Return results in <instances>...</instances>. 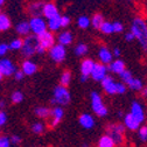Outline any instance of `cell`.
<instances>
[{
	"label": "cell",
	"mask_w": 147,
	"mask_h": 147,
	"mask_svg": "<svg viewBox=\"0 0 147 147\" xmlns=\"http://www.w3.org/2000/svg\"><path fill=\"white\" fill-rule=\"evenodd\" d=\"M130 32L133 34L144 51L147 53V21L141 16H136L132 20Z\"/></svg>",
	"instance_id": "1"
},
{
	"label": "cell",
	"mask_w": 147,
	"mask_h": 147,
	"mask_svg": "<svg viewBox=\"0 0 147 147\" xmlns=\"http://www.w3.org/2000/svg\"><path fill=\"white\" fill-rule=\"evenodd\" d=\"M102 88L109 96L113 95H125L127 91V86L121 82H116L112 76H106L102 82Z\"/></svg>",
	"instance_id": "2"
},
{
	"label": "cell",
	"mask_w": 147,
	"mask_h": 147,
	"mask_svg": "<svg viewBox=\"0 0 147 147\" xmlns=\"http://www.w3.org/2000/svg\"><path fill=\"white\" fill-rule=\"evenodd\" d=\"M125 131L126 128L123 123H111L106 126L105 134H107L115 141L116 146H121L125 142Z\"/></svg>",
	"instance_id": "3"
},
{
	"label": "cell",
	"mask_w": 147,
	"mask_h": 147,
	"mask_svg": "<svg viewBox=\"0 0 147 147\" xmlns=\"http://www.w3.org/2000/svg\"><path fill=\"white\" fill-rule=\"evenodd\" d=\"M90 103H91V109H92L94 113L97 117H106L109 113V110L102 98V96L97 92V91H92L90 95Z\"/></svg>",
	"instance_id": "4"
},
{
	"label": "cell",
	"mask_w": 147,
	"mask_h": 147,
	"mask_svg": "<svg viewBox=\"0 0 147 147\" xmlns=\"http://www.w3.org/2000/svg\"><path fill=\"white\" fill-rule=\"evenodd\" d=\"M71 96L69 90L63 86V85H57L54 89L53 92V98H51V104H57V106H65L70 103Z\"/></svg>",
	"instance_id": "5"
},
{
	"label": "cell",
	"mask_w": 147,
	"mask_h": 147,
	"mask_svg": "<svg viewBox=\"0 0 147 147\" xmlns=\"http://www.w3.org/2000/svg\"><path fill=\"white\" fill-rule=\"evenodd\" d=\"M39 40H38V36L36 35H29L28 38L24 41V45H22V53L25 56L29 57V56H33V55L36 53L38 50V47H39Z\"/></svg>",
	"instance_id": "6"
},
{
	"label": "cell",
	"mask_w": 147,
	"mask_h": 147,
	"mask_svg": "<svg viewBox=\"0 0 147 147\" xmlns=\"http://www.w3.org/2000/svg\"><path fill=\"white\" fill-rule=\"evenodd\" d=\"M130 113L140 125L145 121V119H146V112H145V109H144V105L140 103V102H138V100H134V102H132V104H131V107H130Z\"/></svg>",
	"instance_id": "7"
},
{
	"label": "cell",
	"mask_w": 147,
	"mask_h": 147,
	"mask_svg": "<svg viewBox=\"0 0 147 147\" xmlns=\"http://www.w3.org/2000/svg\"><path fill=\"white\" fill-rule=\"evenodd\" d=\"M107 71H109V69H107L106 65L102 64L100 62L99 63L95 62V65H94L92 71H91L90 77L92 78L94 81H96V82H102L107 76Z\"/></svg>",
	"instance_id": "8"
},
{
	"label": "cell",
	"mask_w": 147,
	"mask_h": 147,
	"mask_svg": "<svg viewBox=\"0 0 147 147\" xmlns=\"http://www.w3.org/2000/svg\"><path fill=\"white\" fill-rule=\"evenodd\" d=\"M29 27H30V30L36 36L47 32V24L41 16L40 18H32V20L29 21Z\"/></svg>",
	"instance_id": "9"
},
{
	"label": "cell",
	"mask_w": 147,
	"mask_h": 147,
	"mask_svg": "<svg viewBox=\"0 0 147 147\" xmlns=\"http://www.w3.org/2000/svg\"><path fill=\"white\" fill-rule=\"evenodd\" d=\"M65 55H67V50H65V47L62 46V45H56V46H53L50 48V57L53 61L55 62H62L64 59H65Z\"/></svg>",
	"instance_id": "10"
},
{
	"label": "cell",
	"mask_w": 147,
	"mask_h": 147,
	"mask_svg": "<svg viewBox=\"0 0 147 147\" xmlns=\"http://www.w3.org/2000/svg\"><path fill=\"white\" fill-rule=\"evenodd\" d=\"M64 117V110L62 106H55L54 109H51L50 112V127H56L63 119Z\"/></svg>",
	"instance_id": "11"
},
{
	"label": "cell",
	"mask_w": 147,
	"mask_h": 147,
	"mask_svg": "<svg viewBox=\"0 0 147 147\" xmlns=\"http://www.w3.org/2000/svg\"><path fill=\"white\" fill-rule=\"evenodd\" d=\"M78 123L84 130H91V128H94L96 125L95 117L90 113H82L78 117Z\"/></svg>",
	"instance_id": "12"
},
{
	"label": "cell",
	"mask_w": 147,
	"mask_h": 147,
	"mask_svg": "<svg viewBox=\"0 0 147 147\" xmlns=\"http://www.w3.org/2000/svg\"><path fill=\"white\" fill-rule=\"evenodd\" d=\"M38 40H39V45L43 48V49H48L51 48L54 46V35L50 32H45L40 35H38Z\"/></svg>",
	"instance_id": "13"
},
{
	"label": "cell",
	"mask_w": 147,
	"mask_h": 147,
	"mask_svg": "<svg viewBox=\"0 0 147 147\" xmlns=\"http://www.w3.org/2000/svg\"><path fill=\"white\" fill-rule=\"evenodd\" d=\"M123 125L125 126L126 130L131 131V132H137L139 130V127L141 126L130 113H126L123 118Z\"/></svg>",
	"instance_id": "14"
},
{
	"label": "cell",
	"mask_w": 147,
	"mask_h": 147,
	"mask_svg": "<svg viewBox=\"0 0 147 147\" xmlns=\"http://www.w3.org/2000/svg\"><path fill=\"white\" fill-rule=\"evenodd\" d=\"M0 71L3 72L4 76H12L13 74H15L16 70L12 61L7 59H1L0 60Z\"/></svg>",
	"instance_id": "15"
},
{
	"label": "cell",
	"mask_w": 147,
	"mask_h": 147,
	"mask_svg": "<svg viewBox=\"0 0 147 147\" xmlns=\"http://www.w3.org/2000/svg\"><path fill=\"white\" fill-rule=\"evenodd\" d=\"M98 59H99V61H100L102 64L106 65V64H110V63L112 62L113 55H112L111 51L109 50L107 47L103 46V47H100V49H99V51H98Z\"/></svg>",
	"instance_id": "16"
},
{
	"label": "cell",
	"mask_w": 147,
	"mask_h": 147,
	"mask_svg": "<svg viewBox=\"0 0 147 147\" xmlns=\"http://www.w3.org/2000/svg\"><path fill=\"white\" fill-rule=\"evenodd\" d=\"M42 14L47 18L48 20H50V19H53V18L59 16V9H57V7L55 6L54 4L48 3V4H45Z\"/></svg>",
	"instance_id": "17"
},
{
	"label": "cell",
	"mask_w": 147,
	"mask_h": 147,
	"mask_svg": "<svg viewBox=\"0 0 147 147\" xmlns=\"http://www.w3.org/2000/svg\"><path fill=\"white\" fill-rule=\"evenodd\" d=\"M107 69L111 71L112 74H116V75H120L121 72H124V71L126 70V67H125L124 61H121V60H115V61H112L111 63L109 64Z\"/></svg>",
	"instance_id": "18"
},
{
	"label": "cell",
	"mask_w": 147,
	"mask_h": 147,
	"mask_svg": "<svg viewBox=\"0 0 147 147\" xmlns=\"http://www.w3.org/2000/svg\"><path fill=\"white\" fill-rule=\"evenodd\" d=\"M94 65H95V62L91 60V59H85L84 61H82L81 63V72L83 76H90L91 75V71L94 69Z\"/></svg>",
	"instance_id": "19"
},
{
	"label": "cell",
	"mask_w": 147,
	"mask_h": 147,
	"mask_svg": "<svg viewBox=\"0 0 147 147\" xmlns=\"http://www.w3.org/2000/svg\"><path fill=\"white\" fill-rule=\"evenodd\" d=\"M36 71H38V65H36L34 62L27 60L22 63V72L26 76H32Z\"/></svg>",
	"instance_id": "20"
},
{
	"label": "cell",
	"mask_w": 147,
	"mask_h": 147,
	"mask_svg": "<svg viewBox=\"0 0 147 147\" xmlns=\"http://www.w3.org/2000/svg\"><path fill=\"white\" fill-rule=\"evenodd\" d=\"M50 112L51 110L47 106H38L35 107L34 110V115L36 117H39L41 119H47V118H50Z\"/></svg>",
	"instance_id": "21"
},
{
	"label": "cell",
	"mask_w": 147,
	"mask_h": 147,
	"mask_svg": "<svg viewBox=\"0 0 147 147\" xmlns=\"http://www.w3.org/2000/svg\"><path fill=\"white\" fill-rule=\"evenodd\" d=\"M125 85H126L128 89H131L132 91H141L142 88H144L142 81L139 80V78H136V77H132Z\"/></svg>",
	"instance_id": "22"
},
{
	"label": "cell",
	"mask_w": 147,
	"mask_h": 147,
	"mask_svg": "<svg viewBox=\"0 0 147 147\" xmlns=\"http://www.w3.org/2000/svg\"><path fill=\"white\" fill-rule=\"evenodd\" d=\"M43 6L45 4L42 3H34L29 5V13L33 15V18H40V15L43 12Z\"/></svg>",
	"instance_id": "23"
},
{
	"label": "cell",
	"mask_w": 147,
	"mask_h": 147,
	"mask_svg": "<svg viewBox=\"0 0 147 147\" xmlns=\"http://www.w3.org/2000/svg\"><path fill=\"white\" fill-rule=\"evenodd\" d=\"M97 147H116V144L107 134H103L97 141Z\"/></svg>",
	"instance_id": "24"
},
{
	"label": "cell",
	"mask_w": 147,
	"mask_h": 147,
	"mask_svg": "<svg viewBox=\"0 0 147 147\" xmlns=\"http://www.w3.org/2000/svg\"><path fill=\"white\" fill-rule=\"evenodd\" d=\"M30 130L34 134L40 136V134L45 133V131H46V124L43 121H36L30 126Z\"/></svg>",
	"instance_id": "25"
},
{
	"label": "cell",
	"mask_w": 147,
	"mask_h": 147,
	"mask_svg": "<svg viewBox=\"0 0 147 147\" xmlns=\"http://www.w3.org/2000/svg\"><path fill=\"white\" fill-rule=\"evenodd\" d=\"M59 42H60V45H62L64 47L68 46V45H70L72 42V34L70 32H63V33H61L60 36H59Z\"/></svg>",
	"instance_id": "26"
},
{
	"label": "cell",
	"mask_w": 147,
	"mask_h": 147,
	"mask_svg": "<svg viewBox=\"0 0 147 147\" xmlns=\"http://www.w3.org/2000/svg\"><path fill=\"white\" fill-rule=\"evenodd\" d=\"M16 33H19L20 35H27L30 32V27H29V22L27 21H21L16 25L15 27Z\"/></svg>",
	"instance_id": "27"
},
{
	"label": "cell",
	"mask_w": 147,
	"mask_h": 147,
	"mask_svg": "<svg viewBox=\"0 0 147 147\" xmlns=\"http://www.w3.org/2000/svg\"><path fill=\"white\" fill-rule=\"evenodd\" d=\"M48 28L51 32H56L61 28V16H56V18H53L48 21Z\"/></svg>",
	"instance_id": "28"
},
{
	"label": "cell",
	"mask_w": 147,
	"mask_h": 147,
	"mask_svg": "<svg viewBox=\"0 0 147 147\" xmlns=\"http://www.w3.org/2000/svg\"><path fill=\"white\" fill-rule=\"evenodd\" d=\"M9 27H11L9 18L5 14H0V32H5L9 29Z\"/></svg>",
	"instance_id": "29"
},
{
	"label": "cell",
	"mask_w": 147,
	"mask_h": 147,
	"mask_svg": "<svg viewBox=\"0 0 147 147\" xmlns=\"http://www.w3.org/2000/svg\"><path fill=\"white\" fill-rule=\"evenodd\" d=\"M104 21H105V20H104V16H103L102 14L97 13V14H95V15L92 16V19H91V25H92L94 28L99 29Z\"/></svg>",
	"instance_id": "30"
},
{
	"label": "cell",
	"mask_w": 147,
	"mask_h": 147,
	"mask_svg": "<svg viewBox=\"0 0 147 147\" xmlns=\"http://www.w3.org/2000/svg\"><path fill=\"white\" fill-rule=\"evenodd\" d=\"M137 137L141 142H147V125H141L137 131Z\"/></svg>",
	"instance_id": "31"
},
{
	"label": "cell",
	"mask_w": 147,
	"mask_h": 147,
	"mask_svg": "<svg viewBox=\"0 0 147 147\" xmlns=\"http://www.w3.org/2000/svg\"><path fill=\"white\" fill-rule=\"evenodd\" d=\"M77 25H78L80 28H82V29H86V28H89V26L91 25V20L89 19L88 16L83 15V16H80V18H78Z\"/></svg>",
	"instance_id": "32"
},
{
	"label": "cell",
	"mask_w": 147,
	"mask_h": 147,
	"mask_svg": "<svg viewBox=\"0 0 147 147\" xmlns=\"http://www.w3.org/2000/svg\"><path fill=\"white\" fill-rule=\"evenodd\" d=\"M99 30L103 33V34H112L113 33V28H112V22H109V21H104L103 25L100 26Z\"/></svg>",
	"instance_id": "33"
},
{
	"label": "cell",
	"mask_w": 147,
	"mask_h": 147,
	"mask_svg": "<svg viewBox=\"0 0 147 147\" xmlns=\"http://www.w3.org/2000/svg\"><path fill=\"white\" fill-rule=\"evenodd\" d=\"M11 100L14 104L21 103L24 100V94L21 92V91H14V92L12 94V96H11Z\"/></svg>",
	"instance_id": "34"
},
{
	"label": "cell",
	"mask_w": 147,
	"mask_h": 147,
	"mask_svg": "<svg viewBox=\"0 0 147 147\" xmlns=\"http://www.w3.org/2000/svg\"><path fill=\"white\" fill-rule=\"evenodd\" d=\"M24 45V41L20 39H14L13 41H11V43L8 45V48L11 50H18V49H21Z\"/></svg>",
	"instance_id": "35"
},
{
	"label": "cell",
	"mask_w": 147,
	"mask_h": 147,
	"mask_svg": "<svg viewBox=\"0 0 147 147\" xmlns=\"http://www.w3.org/2000/svg\"><path fill=\"white\" fill-rule=\"evenodd\" d=\"M60 81H61V85L67 88V85H69V83L71 81V74H70V71H64L61 75V80Z\"/></svg>",
	"instance_id": "36"
},
{
	"label": "cell",
	"mask_w": 147,
	"mask_h": 147,
	"mask_svg": "<svg viewBox=\"0 0 147 147\" xmlns=\"http://www.w3.org/2000/svg\"><path fill=\"white\" fill-rule=\"evenodd\" d=\"M88 53V46L84 45V43H80L76 46L75 48V54L77 55V56H83V55H85Z\"/></svg>",
	"instance_id": "37"
},
{
	"label": "cell",
	"mask_w": 147,
	"mask_h": 147,
	"mask_svg": "<svg viewBox=\"0 0 147 147\" xmlns=\"http://www.w3.org/2000/svg\"><path fill=\"white\" fill-rule=\"evenodd\" d=\"M119 77H120V80H121V83L126 84L128 81H130V80L133 77V75H132V72H131L130 70H127V69H126L124 72H121V74H120Z\"/></svg>",
	"instance_id": "38"
},
{
	"label": "cell",
	"mask_w": 147,
	"mask_h": 147,
	"mask_svg": "<svg viewBox=\"0 0 147 147\" xmlns=\"http://www.w3.org/2000/svg\"><path fill=\"white\" fill-rule=\"evenodd\" d=\"M112 28H113V33H121L124 32V25L119 21H115L112 22Z\"/></svg>",
	"instance_id": "39"
},
{
	"label": "cell",
	"mask_w": 147,
	"mask_h": 147,
	"mask_svg": "<svg viewBox=\"0 0 147 147\" xmlns=\"http://www.w3.org/2000/svg\"><path fill=\"white\" fill-rule=\"evenodd\" d=\"M0 147H11V141L8 137L0 136Z\"/></svg>",
	"instance_id": "40"
},
{
	"label": "cell",
	"mask_w": 147,
	"mask_h": 147,
	"mask_svg": "<svg viewBox=\"0 0 147 147\" xmlns=\"http://www.w3.org/2000/svg\"><path fill=\"white\" fill-rule=\"evenodd\" d=\"M9 141H11V145H19L21 142V137L18 134H13L9 137Z\"/></svg>",
	"instance_id": "41"
},
{
	"label": "cell",
	"mask_w": 147,
	"mask_h": 147,
	"mask_svg": "<svg viewBox=\"0 0 147 147\" xmlns=\"http://www.w3.org/2000/svg\"><path fill=\"white\" fill-rule=\"evenodd\" d=\"M6 123H7V115L5 113V111L0 110V127L6 125Z\"/></svg>",
	"instance_id": "42"
},
{
	"label": "cell",
	"mask_w": 147,
	"mask_h": 147,
	"mask_svg": "<svg viewBox=\"0 0 147 147\" xmlns=\"http://www.w3.org/2000/svg\"><path fill=\"white\" fill-rule=\"evenodd\" d=\"M70 24V18L64 15V16H61V27H67L69 26Z\"/></svg>",
	"instance_id": "43"
},
{
	"label": "cell",
	"mask_w": 147,
	"mask_h": 147,
	"mask_svg": "<svg viewBox=\"0 0 147 147\" xmlns=\"http://www.w3.org/2000/svg\"><path fill=\"white\" fill-rule=\"evenodd\" d=\"M8 49H9V48H8V45H6V43H0V56H4V55L7 53Z\"/></svg>",
	"instance_id": "44"
},
{
	"label": "cell",
	"mask_w": 147,
	"mask_h": 147,
	"mask_svg": "<svg viewBox=\"0 0 147 147\" xmlns=\"http://www.w3.org/2000/svg\"><path fill=\"white\" fill-rule=\"evenodd\" d=\"M14 77H15V80L16 81H21V80H24V77H25V74L22 72V70H19V71H15V74H14Z\"/></svg>",
	"instance_id": "45"
},
{
	"label": "cell",
	"mask_w": 147,
	"mask_h": 147,
	"mask_svg": "<svg viewBox=\"0 0 147 147\" xmlns=\"http://www.w3.org/2000/svg\"><path fill=\"white\" fill-rule=\"evenodd\" d=\"M125 40H126L127 42H132V41L134 40V36H133V34H132L131 32H127V33L125 34Z\"/></svg>",
	"instance_id": "46"
},
{
	"label": "cell",
	"mask_w": 147,
	"mask_h": 147,
	"mask_svg": "<svg viewBox=\"0 0 147 147\" xmlns=\"http://www.w3.org/2000/svg\"><path fill=\"white\" fill-rule=\"evenodd\" d=\"M112 55H113V57H119L120 55H121V51H120V49L119 48H113V50H112Z\"/></svg>",
	"instance_id": "47"
},
{
	"label": "cell",
	"mask_w": 147,
	"mask_h": 147,
	"mask_svg": "<svg viewBox=\"0 0 147 147\" xmlns=\"http://www.w3.org/2000/svg\"><path fill=\"white\" fill-rule=\"evenodd\" d=\"M141 95H142V97L147 98V85H144V88L141 90Z\"/></svg>",
	"instance_id": "48"
},
{
	"label": "cell",
	"mask_w": 147,
	"mask_h": 147,
	"mask_svg": "<svg viewBox=\"0 0 147 147\" xmlns=\"http://www.w3.org/2000/svg\"><path fill=\"white\" fill-rule=\"evenodd\" d=\"M45 51H46V49H43L41 46H39L38 47V50H36V53H38V54H43Z\"/></svg>",
	"instance_id": "49"
},
{
	"label": "cell",
	"mask_w": 147,
	"mask_h": 147,
	"mask_svg": "<svg viewBox=\"0 0 147 147\" xmlns=\"http://www.w3.org/2000/svg\"><path fill=\"white\" fill-rule=\"evenodd\" d=\"M5 106H6L5 100H0V110H1V111H4V107Z\"/></svg>",
	"instance_id": "50"
},
{
	"label": "cell",
	"mask_w": 147,
	"mask_h": 147,
	"mask_svg": "<svg viewBox=\"0 0 147 147\" xmlns=\"http://www.w3.org/2000/svg\"><path fill=\"white\" fill-rule=\"evenodd\" d=\"M88 78H89L88 76H83V75H82V77H81V82H86Z\"/></svg>",
	"instance_id": "51"
},
{
	"label": "cell",
	"mask_w": 147,
	"mask_h": 147,
	"mask_svg": "<svg viewBox=\"0 0 147 147\" xmlns=\"http://www.w3.org/2000/svg\"><path fill=\"white\" fill-rule=\"evenodd\" d=\"M124 116H125V115H124L123 111H118V117H119V118H124Z\"/></svg>",
	"instance_id": "52"
},
{
	"label": "cell",
	"mask_w": 147,
	"mask_h": 147,
	"mask_svg": "<svg viewBox=\"0 0 147 147\" xmlns=\"http://www.w3.org/2000/svg\"><path fill=\"white\" fill-rule=\"evenodd\" d=\"M3 77H4V75H3V72H1V71H0V81H1V80H3Z\"/></svg>",
	"instance_id": "53"
},
{
	"label": "cell",
	"mask_w": 147,
	"mask_h": 147,
	"mask_svg": "<svg viewBox=\"0 0 147 147\" xmlns=\"http://www.w3.org/2000/svg\"><path fill=\"white\" fill-rule=\"evenodd\" d=\"M82 147H90V146H89L88 144H83V145H82Z\"/></svg>",
	"instance_id": "54"
},
{
	"label": "cell",
	"mask_w": 147,
	"mask_h": 147,
	"mask_svg": "<svg viewBox=\"0 0 147 147\" xmlns=\"http://www.w3.org/2000/svg\"><path fill=\"white\" fill-rule=\"evenodd\" d=\"M4 3H5V0H0V6H1Z\"/></svg>",
	"instance_id": "55"
},
{
	"label": "cell",
	"mask_w": 147,
	"mask_h": 147,
	"mask_svg": "<svg viewBox=\"0 0 147 147\" xmlns=\"http://www.w3.org/2000/svg\"><path fill=\"white\" fill-rule=\"evenodd\" d=\"M128 1H130V0H128Z\"/></svg>",
	"instance_id": "56"
},
{
	"label": "cell",
	"mask_w": 147,
	"mask_h": 147,
	"mask_svg": "<svg viewBox=\"0 0 147 147\" xmlns=\"http://www.w3.org/2000/svg\"><path fill=\"white\" fill-rule=\"evenodd\" d=\"M0 14H1V13H0Z\"/></svg>",
	"instance_id": "57"
}]
</instances>
